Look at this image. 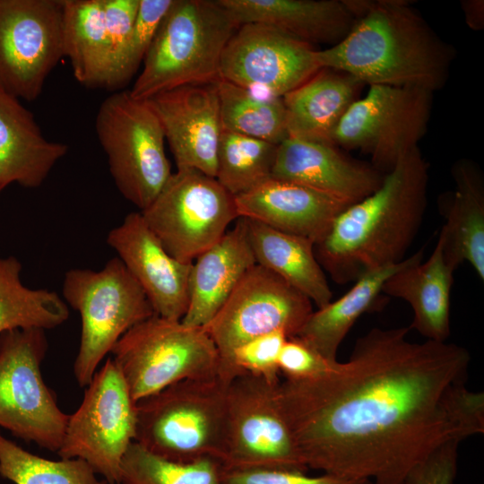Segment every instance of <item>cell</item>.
<instances>
[{
	"mask_svg": "<svg viewBox=\"0 0 484 484\" xmlns=\"http://www.w3.org/2000/svg\"><path fill=\"white\" fill-rule=\"evenodd\" d=\"M410 331L372 328L325 375L280 382L279 402L308 469L405 484L441 445L484 432V393L466 386L469 351L411 341Z\"/></svg>",
	"mask_w": 484,
	"mask_h": 484,
	"instance_id": "6da1fadb",
	"label": "cell"
},
{
	"mask_svg": "<svg viewBox=\"0 0 484 484\" xmlns=\"http://www.w3.org/2000/svg\"><path fill=\"white\" fill-rule=\"evenodd\" d=\"M353 24L339 43L316 49L321 68L364 85L434 92L446 82L455 52L407 0H349Z\"/></svg>",
	"mask_w": 484,
	"mask_h": 484,
	"instance_id": "7a4b0ae2",
	"label": "cell"
},
{
	"mask_svg": "<svg viewBox=\"0 0 484 484\" xmlns=\"http://www.w3.org/2000/svg\"><path fill=\"white\" fill-rule=\"evenodd\" d=\"M428 164L418 147L404 154L379 187L349 205L315 246V256L340 285L404 260L427 207Z\"/></svg>",
	"mask_w": 484,
	"mask_h": 484,
	"instance_id": "3957f363",
	"label": "cell"
},
{
	"mask_svg": "<svg viewBox=\"0 0 484 484\" xmlns=\"http://www.w3.org/2000/svg\"><path fill=\"white\" fill-rule=\"evenodd\" d=\"M238 27L217 0H174L131 96L146 100L177 87L217 82L222 52Z\"/></svg>",
	"mask_w": 484,
	"mask_h": 484,
	"instance_id": "277c9868",
	"label": "cell"
},
{
	"mask_svg": "<svg viewBox=\"0 0 484 484\" xmlns=\"http://www.w3.org/2000/svg\"><path fill=\"white\" fill-rule=\"evenodd\" d=\"M228 385L219 376L188 379L138 401L134 442L174 462L222 463Z\"/></svg>",
	"mask_w": 484,
	"mask_h": 484,
	"instance_id": "5b68a950",
	"label": "cell"
},
{
	"mask_svg": "<svg viewBox=\"0 0 484 484\" xmlns=\"http://www.w3.org/2000/svg\"><path fill=\"white\" fill-rule=\"evenodd\" d=\"M62 292L65 302L81 317L73 375L79 386L85 388L117 341L155 313L142 287L118 257L108 261L99 271H67Z\"/></svg>",
	"mask_w": 484,
	"mask_h": 484,
	"instance_id": "8992f818",
	"label": "cell"
},
{
	"mask_svg": "<svg viewBox=\"0 0 484 484\" xmlns=\"http://www.w3.org/2000/svg\"><path fill=\"white\" fill-rule=\"evenodd\" d=\"M110 353L134 402L180 381L219 375L218 350L203 327L157 315L129 329Z\"/></svg>",
	"mask_w": 484,
	"mask_h": 484,
	"instance_id": "52a82bcc",
	"label": "cell"
},
{
	"mask_svg": "<svg viewBox=\"0 0 484 484\" xmlns=\"http://www.w3.org/2000/svg\"><path fill=\"white\" fill-rule=\"evenodd\" d=\"M95 129L118 191L146 209L172 174L157 115L147 100L117 91L100 104Z\"/></svg>",
	"mask_w": 484,
	"mask_h": 484,
	"instance_id": "ba28073f",
	"label": "cell"
},
{
	"mask_svg": "<svg viewBox=\"0 0 484 484\" xmlns=\"http://www.w3.org/2000/svg\"><path fill=\"white\" fill-rule=\"evenodd\" d=\"M47 351L45 330L15 329L0 334V427L57 453L69 415L44 382L41 364Z\"/></svg>",
	"mask_w": 484,
	"mask_h": 484,
	"instance_id": "9c48e42d",
	"label": "cell"
},
{
	"mask_svg": "<svg viewBox=\"0 0 484 484\" xmlns=\"http://www.w3.org/2000/svg\"><path fill=\"white\" fill-rule=\"evenodd\" d=\"M140 212L166 251L184 264H192L238 219L235 196L215 177L193 169L172 173Z\"/></svg>",
	"mask_w": 484,
	"mask_h": 484,
	"instance_id": "30bf717a",
	"label": "cell"
},
{
	"mask_svg": "<svg viewBox=\"0 0 484 484\" xmlns=\"http://www.w3.org/2000/svg\"><path fill=\"white\" fill-rule=\"evenodd\" d=\"M135 403L114 359H107L69 415L56 454L83 460L108 484H117L124 455L135 437Z\"/></svg>",
	"mask_w": 484,
	"mask_h": 484,
	"instance_id": "8fae6325",
	"label": "cell"
},
{
	"mask_svg": "<svg viewBox=\"0 0 484 484\" xmlns=\"http://www.w3.org/2000/svg\"><path fill=\"white\" fill-rule=\"evenodd\" d=\"M278 385L250 375L229 384L223 469L309 470L280 405Z\"/></svg>",
	"mask_w": 484,
	"mask_h": 484,
	"instance_id": "7c38bea8",
	"label": "cell"
},
{
	"mask_svg": "<svg viewBox=\"0 0 484 484\" xmlns=\"http://www.w3.org/2000/svg\"><path fill=\"white\" fill-rule=\"evenodd\" d=\"M432 96L423 89L369 85L341 119L333 143L370 155V164L385 174L418 147L430 119Z\"/></svg>",
	"mask_w": 484,
	"mask_h": 484,
	"instance_id": "4fadbf2b",
	"label": "cell"
},
{
	"mask_svg": "<svg viewBox=\"0 0 484 484\" xmlns=\"http://www.w3.org/2000/svg\"><path fill=\"white\" fill-rule=\"evenodd\" d=\"M313 311L307 297L255 264L203 327L220 355L219 374L236 347L273 331L294 337Z\"/></svg>",
	"mask_w": 484,
	"mask_h": 484,
	"instance_id": "5bb4252c",
	"label": "cell"
},
{
	"mask_svg": "<svg viewBox=\"0 0 484 484\" xmlns=\"http://www.w3.org/2000/svg\"><path fill=\"white\" fill-rule=\"evenodd\" d=\"M63 56V0H0L1 90L37 99Z\"/></svg>",
	"mask_w": 484,
	"mask_h": 484,
	"instance_id": "9a60e30c",
	"label": "cell"
},
{
	"mask_svg": "<svg viewBox=\"0 0 484 484\" xmlns=\"http://www.w3.org/2000/svg\"><path fill=\"white\" fill-rule=\"evenodd\" d=\"M315 52L313 46L272 27L244 23L225 46L220 80L259 96L282 98L321 69Z\"/></svg>",
	"mask_w": 484,
	"mask_h": 484,
	"instance_id": "2e32d148",
	"label": "cell"
},
{
	"mask_svg": "<svg viewBox=\"0 0 484 484\" xmlns=\"http://www.w3.org/2000/svg\"><path fill=\"white\" fill-rule=\"evenodd\" d=\"M217 82L181 86L146 99L161 124L177 169H193L216 177L222 131Z\"/></svg>",
	"mask_w": 484,
	"mask_h": 484,
	"instance_id": "e0dca14e",
	"label": "cell"
},
{
	"mask_svg": "<svg viewBox=\"0 0 484 484\" xmlns=\"http://www.w3.org/2000/svg\"><path fill=\"white\" fill-rule=\"evenodd\" d=\"M107 243L142 287L155 315L182 320L189 302L192 264L172 257L140 212L127 214L112 229Z\"/></svg>",
	"mask_w": 484,
	"mask_h": 484,
	"instance_id": "ac0fdd59",
	"label": "cell"
},
{
	"mask_svg": "<svg viewBox=\"0 0 484 484\" xmlns=\"http://www.w3.org/2000/svg\"><path fill=\"white\" fill-rule=\"evenodd\" d=\"M384 173L329 143L288 137L277 146L272 177L353 204L376 191Z\"/></svg>",
	"mask_w": 484,
	"mask_h": 484,
	"instance_id": "d6986e66",
	"label": "cell"
},
{
	"mask_svg": "<svg viewBox=\"0 0 484 484\" xmlns=\"http://www.w3.org/2000/svg\"><path fill=\"white\" fill-rule=\"evenodd\" d=\"M235 202L238 218L306 238L315 246L350 205L309 187L273 177L235 196Z\"/></svg>",
	"mask_w": 484,
	"mask_h": 484,
	"instance_id": "ffe728a7",
	"label": "cell"
},
{
	"mask_svg": "<svg viewBox=\"0 0 484 484\" xmlns=\"http://www.w3.org/2000/svg\"><path fill=\"white\" fill-rule=\"evenodd\" d=\"M233 21L272 27L314 47H332L350 31L349 0H217Z\"/></svg>",
	"mask_w": 484,
	"mask_h": 484,
	"instance_id": "44dd1931",
	"label": "cell"
},
{
	"mask_svg": "<svg viewBox=\"0 0 484 484\" xmlns=\"http://www.w3.org/2000/svg\"><path fill=\"white\" fill-rule=\"evenodd\" d=\"M255 264L246 220L238 218L231 229L192 263L189 302L181 321L205 327Z\"/></svg>",
	"mask_w": 484,
	"mask_h": 484,
	"instance_id": "7402d4cb",
	"label": "cell"
},
{
	"mask_svg": "<svg viewBox=\"0 0 484 484\" xmlns=\"http://www.w3.org/2000/svg\"><path fill=\"white\" fill-rule=\"evenodd\" d=\"M67 151L47 140L33 115L0 89V191L13 183L39 186Z\"/></svg>",
	"mask_w": 484,
	"mask_h": 484,
	"instance_id": "603a6c76",
	"label": "cell"
},
{
	"mask_svg": "<svg viewBox=\"0 0 484 484\" xmlns=\"http://www.w3.org/2000/svg\"><path fill=\"white\" fill-rule=\"evenodd\" d=\"M423 256L389 276L383 284L382 293L410 304L413 311L411 329H415L427 340L446 341L450 336L454 271L445 261L438 241L424 262Z\"/></svg>",
	"mask_w": 484,
	"mask_h": 484,
	"instance_id": "cb8c5ba5",
	"label": "cell"
},
{
	"mask_svg": "<svg viewBox=\"0 0 484 484\" xmlns=\"http://www.w3.org/2000/svg\"><path fill=\"white\" fill-rule=\"evenodd\" d=\"M364 86L349 73L321 68L282 97L289 137L333 143L335 128Z\"/></svg>",
	"mask_w": 484,
	"mask_h": 484,
	"instance_id": "d4e9b609",
	"label": "cell"
},
{
	"mask_svg": "<svg viewBox=\"0 0 484 484\" xmlns=\"http://www.w3.org/2000/svg\"><path fill=\"white\" fill-rule=\"evenodd\" d=\"M452 176L455 188L437 241L445 261L452 270L468 263L483 281V174L474 161L462 159L453 165Z\"/></svg>",
	"mask_w": 484,
	"mask_h": 484,
	"instance_id": "484cf974",
	"label": "cell"
},
{
	"mask_svg": "<svg viewBox=\"0 0 484 484\" xmlns=\"http://www.w3.org/2000/svg\"><path fill=\"white\" fill-rule=\"evenodd\" d=\"M245 220L257 264L304 294L317 308L332 301V290L311 240L274 229L256 220Z\"/></svg>",
	"mask_w": 484,
	"mask_h": 484,
	"instance_id": "4316f807",
	"label": "cell"
},
{
	"mask_svg": "<svg viewBox=\"0 0 484 484\" xmlns=\"http://www.w3.org/2000/svg\"><path fill=\"white\" fill-rule=\"evenodd\" d=\"M421 255H424V247L396 264L364 274L341 298L313 311L295 337L327 360L337 361L341 341L359 317L374 307L385 281Z\"/></svg>",
	"mask_w": 484,
	"mask_h": 484,
	"instance_id": "83f0119b",
	"label": "cell"
},
{
	"mask_svg": "<svg viewBox=\"0 0 484 484\" xmlns=\"http://www.w3.org/2000/svg\"><path fill=\"white\" fill-rule=\"evenodd\" d=\"M63 47L81 84L111 90L113 57L102 0H63Z\"/></svg>",
	"mask_w": 484,
	"mask_h": 484,
	"instance_id": "f1b7e54d",
	"label": "cell"
},
{
	"mask_svg": "<svg viewBox=\"0 0 484 484\" xmlns=\"http://www.w3.org/2000/svg\"><path fill=\"white\" fill-rule=\"evenodd\" d=\"M22 265L13 256L0 258V334L15 329H54L69 317L65 300L55 292L30 289L21 280Z\"/></svg>",
	"mask_w": 484,
	"mask_h": 484,
	"instance_id": "f546056e",
	"label": "cell"
},
{
	"mask_svg": "<svg viewBox=\"0 0 484 484\" xmlns=\"http://www.w3.org/2000/svg\"><path fill=\"white\" fill-rule=\"evenodd\" d=\"M217 88L222 131L277 145L289 137L282 98L259 96L224 80Z\"/></svg>",
	"mask_w": 484,
	"mask_h": 484,
	"instance_id": "4dcf8cb0",
	"label": "cell"
},
{
	"mask_svg": "<svg viewBox=\"0 0 484 484\" xmlns=\"http://www.w3.org/2000/svg\"><path fill=\"white\" fill-rule=\"evenodd\" d=\"M277 144L221 131L217 151L218 182L233 196L272 177Z\"/></svg>",
	"mask_w": 484,
	"mask_h": 484,
	"instance_id": "1f68e13d",
	"label": "cell"
},
{
	"mask_svg": "<svg viewBox=\"0 0 484 484\" xmlns=\"http://www.w3.org/2000/svg\"><path fill=\"white\" fill-rule=\"evenodd\" d=\"M221 472L218 460L174 462L134 441L124 455L117 484H222Z\"/></svg>",
	"mask_w": 484,
	"mask_h": 484,
	"instance_id": "d6a6232c",
	"label": "cell"
},
{
	"mask_svg": "<svg viewBox=\"0 0 484 484\" xmlns=\"http://www.w3.org/2000/svg\"><path fill=\"white\" fill-rule=\"evenodd\" d=\"M0 475L15 484H108L77 458L48 460L24 450L0 432Z\"/></svg>",
	"mask_w": 484,
	"mask_h": 484,
	"instance_id": "836d02e7",
	"label": "cell"
},
{
	"mask_svg": "<svg viewBox=\"0 0 484 484\" xmlns=\"http://www.w3.org/2000/svg\"><path fill=\"white\" fill-rule=\"evenodd\" d=\"M287 339L284 332L273 331L238 345L218 376L229 384L238 376L250 375L278 385L281 382L278 359Z\"/></svg>",
	"mask_w": 484,
	"mask_h": 484,
	"instance_id": "e575fe53",
	"label": "cell"
},
{
	"mask_svg": "<svg viewBox=\"0 0 484 484\" xmlns=\"http://www.w3.org/2000/svg\"><path fill=\"white\" fill-rule=\"evenodd\" d=\"M173 1L140 0L120 76L121 88L132 79L143 62L160 24Z\"/></svg>",
	"mask_w": 484,
	"mask_h": 484,
	"instance_id": "d590c367",
	"label": "cell"
},
{
	"mask_svg": "<svg viewBox=\"0 0 484 484\" xmlns=\"http://www.w3.org/2000/svg\"><path fill=\"white\" fill-rule=\"evenodd\" d=\"M140 0H102L105 24L113 57L111 90L119 89L126 48Z\"/></svg>",
	"mask_w": 484,
	"mask_h": 484,
	"instance_id": "8d00e7d4",
	"label": "cell"
},
{
	"mask_svg": "<svg viewBox=\"0 0 484 484\" xmlns=\"http://www.w3.org/2000/svg\"><path fill=\"white\" fill-rule=\"evenodd\" d=\"M337 361L327 360L308 344L294 336L284 342L278 359V368L280 374L287 379H311L328 373Z\"/></svg>",
	"mask_w": 484,
	"mask_h": 484,
	"instance_id": "74e56055",
	"label": "cell"
},
{
	"mask_svg": "<svg viewBox=\"0 0 484 484\" xmlns=\"http://www.w3.org/2000/svg\"><path fill=\"white\" fill-rule=\"evenodd\" d=\"M222 484H361L366 480H350L323 473L309 476L307 472L283 470H225Z\"/></svg>",
	"mask_w": 484,
	"mask_h": 484,
	"instance_id": "f35d334b",
	"label": "cell"
},
{
	"mask_svg": "<svg viewBox=\"0 0 484 484\" xmlns=\"http://www.w3.org/2000/svg\"><path fill=\"white\" fill-rule=\"evenodd\" d=\"M460 443L451 440L435 449L412 469L405 484H454Z\"/></svg>",
	"mask_w": 484,
	"mask_h": 484,
	"instance_id": "ab89813d",
	"label": "cell"
},
{
	"mask_svg": "<svg viewBox=\"0 0 484 484\" xmlns=\"http://www.w3.org/2000/svg\"><path fill=\"white\" fill-rule=\"evenodd\" d=\"M462 8L467 25L475 30L484 27V2L482 0H465Z\"/></svg>",
	"mask_w": 484,
	"mask_h": 484,
	"instance_id": "60d3db41",
	"label": "cell"
},
{
	"mask_svg": "<svg viewBox=\"0 0 484 484\" xmlns=\"http://www.w3.org/2000/svg\"><path fill=\"white\" fill-rule=\"evenodd\" d=\"M361 484H373V483L369 480H364Z\"/></svg>",
	"mask_w": 484,
	"mask_h": 484,
	"instance_id": "b9f144b4",
	"label": "cell"
}]
</instances>
